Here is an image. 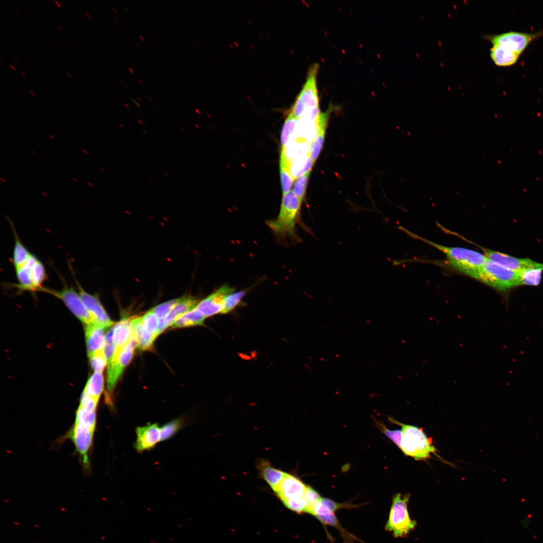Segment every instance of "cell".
I'll return each instance as SVG.
<instances>
[{
  "label": "cell",
  "instance_id": "83f0119b",
  "mask_svg": "<svg viewBox=\"0 0 543 543\" xmlns=\"http://www.w3.org/2000/svg\"><path fill=\"white\" fill-rule=\"evenodd\" d=\"M97 409L90 408L79 405L76 411V422L85 425L95 430L97 423Z\"/></svg>",
  "mask_w": 543,
  "mask_h": 543
},
{
  "label": "cell",
  "instance_id": "f546056e",
  "mask_svg": "<svg viewBox=\"0 0 543 543\" xmlns=\"http://www.w3.org/2000/svg\"><path fill=\"white\" fill-rule=\"evenodd\" d=\"M298 119L291 113L286 119L281 133L282 148L287 145L295 138V132Z\"/></svg>",
  "mask_w": 543,
  "mask_h": 543
},
{
  "label": "cell",
  "instance_id": "4fadbf2b",
  "mask_svg": "<svg viewBox=\"0 0 543 543\" xmlns=\"http://www.w3.org/2000/svg\"><path fill=\"white\" fill-rule=\"evenodd\" d=\"M308 485L300 479L283 471L277 483L271 488L282 502L304 498Z\"/></svg>",
  "mask_w": 543,
  "mask_h": 543
},
{
  "label": "cell",
  "instance_id": "f6af8a7d",
  "mask_svg": "<svg viewBox=\"0 0 543 543\" xmlns=\"http://www.w3.org/2000/svg\"><path fill=\"white\" fill-rule=\"evenodd\" d=\"M20 73H21V74L22 75H23L24 76H25V77H26V75L25 74V73H24V72H23V71H20Z\"/></svg>",
  "mask_w": 543,
  "mask_h": 543
},
{
  "label": "cell",
  "instance_id": "d4e9b609",
  "mask_svg": "<svg viewBox=\"0 0 543 543\" xmlns=\"http://www.w3.org/2000/svg\"><path fill=\"white\" fill-rule=\"evenodd\" d=\"M328 117L327 113H321L318 133L311 144L310 155L314 162L319 156L323 145Z\"/></svg>",
  "mask_w": 543,
  "mask_h": 543
},
{
  "label": "cell",
  "instance_id": "5b68a950",
  "mask_svg": "<svg viewBox=\"0 0 543 543\" xmlns=\"http://www.w3.org/2000/svg\"><path fill=\"white\" fill-rule=\"evenodd\" d=\"M472 278L501 292L520 285L518 273L488 259Z\"/></svg>",
  "mask_w": 543,
  "mask_h": 543
},
{
  "label": "cell",
  "instance_id": "9c48e42d",
  "mask_svg": "<svg viewBox=\"0 0 543 543\" xmlns=\"http://www.w3.org/2000/svg\"><path fill=\"white\" fill-rule=\"evenodd\" d=\"M318 65L309 69L306 81L292 108L291 114L297 119L301 118L316 107H319L317 82Z\"/></svg>",
  "mask_w": 543,
  "mask_h": 543
},
{
  "label": "cell",
  "instance_id": "ba28073f",
  "mask_svg": "<svg viewBox=\"0 0 543 543\" xmlns=\"http://www.w3.org/2000/svg\"><path fill=\"white\" fill-rule=\"evenodd\" d=\"M62 288L61 290L42 287L38 292L46 293L61 300L72 314L84 325L95 323L80 296L73 286H68L65 279L59 274Z\"/></svg>",
  "mask_w": 543,
  "mask_h": 543
},
{
  "label": "cell",
  "instance_id": "7dc6e473",
  "mask_svg": "<svg viewBox=\"0 0 543 543\" xmlns=\"http://www.w3.org/2000/svg\"><path fill=\"white\" fill-rule=\"evenodd\" d=\"M14 58H15V59H17V60H19V59H18V58H17V57H16V56H15V55H14Z\"/></svg>",
  "mask_w": 543,
  "mask_h": 543
},
{
  "label": "cell",
  "instance_id": "e575fe53",
  "mask_svg": "<svg viewBox=\"0 0 543 543\" xmlns=\"http://www.w3.org/2000/svg\"><path fill=\"white\" fill-rule=\"evenodd\" d=\"M375 423L381 432L400 448L402 437V430H391L383 423L376 420H375Z\"/></svg>",
  "mask_w": 543,
  "mask_h": 543
},
{
  "label": "cell",
  "instance_id": "60d3db41",
  "mask_svg": "<svg viewBox=\"0 0 543 543\" xmlns=\"http://www.w3.org/2000/svg\"><path fill=\"white\" fill-rule=\"evenodd\" d=\"M29 93H30V95H32V96H33V97H35V93H34V92H33V91H32V90H30V91H29Z\"/></svg>",
  "mask_w": 543,
  "mask_h": 543
},
{
  "label": "cell",
  "instance_id": "d590c367",
  "mask_svg": "<svg viewBox=\"0 0 543 543\" xmlns=\"http://www.w3.org/2000/svg\"><path fill=\"white\" fill-rule=\"evenodd\" d=\"M145 329L156 338L158 324V318L150 310L142 316Z\"/></svg>",
  "mask_w": 543,
  "mask_h": 543
},
{
  "label": "cell",
  "instance_id": "d6986e66",
  "mask_svg": "<svg viewBox=\"0 0 543 543\" xmlns=\"http://www.w3.org/2000/svg\"><path fill=\"white\" fill-rule=\"evenodd\" d=\"M105 329L95 323L85 325V338L88 356L103 349Z\"/></svg>",
  "mask_w": 543,
  "mask_h": 543
},
{
  "label": "cell",
  "instance_id": "e0dca14e",
  "mask_svg": "<svg viewBox=\"0 0 543 543\" xmlns=\"http://www.w3.org/2000/svg\"><path fill=\"white\" fill-rule=\"evenodd\" d=\"M198 303V300L190 296L179 298L178 302L169 313L164 318L158 319L157 336L167 327L172 326L178 317L195 308Z\"/></svg>",
  "mask_w": 543,
  "mask_h": 543
},
{
  "label": "cell",
  "instance_id": "277c9868",
  "mask_svg": "<svg viewBox=\"0 0 543 543\" xmlns=\"http://www.w3.org/2000/svg\"><path fill=\"white\" fill-rule=\"evenodd\" d=\"M389 421L402 427V437L400 448L404 455L416 460H426L437 451L421 428L402 423L393 418Z\"/></svg>",
  "mask_w": 543,
  "mask_h": 543
},
{
  "label": "cell",
  "instance_id": "603a6c76",
  "mask_svg": "<svg viewBox=\"0 0 543 543\" xmlns=\"http://www.w3.org/2000/svg\"><path fill=\"white\" fill-rule=\"evenodd\" d=\"M113 336L116 348L127 344L133 337L131 321L124 318L118 322L113 328Z\"/></svg>",
  "mask_w": 543,
  "mask_h": 543
},
{
  "label": "cell",
  "instance_id": "8d00e7d4",
  "mask_svg": "<svg viewBox=\"0 0 543 543\" xmlns=\"http://www.w3.org/2000/svg\"><path fill=\"white\" fill-rule=\"evenodd\" d=\"M280 168L283 194L285 195L290 192L295 179L285 164L280 162Z\"/></svg>",
  "mask_w": 543,
  "mask_h": 543
},
{
  "label": "cell",
  "instance_id": "44dd1931",
  "mask_svg": "<svg viewBox=\"0 0 543 543\" xmlns=\"http://www.w3.org/2000/svg\"><path fill=\"white\" fill-rule=\"evenodd\" d=\"M131 322L132 334L137 346L142 350L150 348L155 338L144 328L142 316L135 318Z\"/></svg>",
  "mask_w": 543,
  "mask_h": 543
},
{
  "label": "cell",
  "instance_id": "484cf974",
  "mask_svg": "<svg viewBox=\"0 0 543 543\" xmlns=\"http://www.w3.org/2000/svg\"><path fill=\"white\" fill-rule=\"evenodd\" d=\"M206 317L196 308L178 317L171 327L172 328L202 325Z\"/></svg>",
  "mask_w": 543,
  "mask_h": 543
},
{
  "label": "cell",
  "instance_id": "7c38bea8",
  "mask_svg": "<svg viewBox=\"0 0 543 543\" xmlns=\"http://www.w3.org/2000/svg\"><path fill=\"white\" fill-rule=\"evenodd\" d=\"M94 430L83 424L74 422L67 434L74 443L85 469L89 468V452L93 442Z\"/></svg>",
  "mask_w": 543,
  "mask_h": 543
},
{
  "label": "cell",
  "instance_id": "9a60e30c",
  "mask_svg": "<svg viewBox=\"0 0 543 543\" xmlns=\"http://www.w3.org/2000/svg\"><path fill=\"white\" fill-rule=\"evenodd\" d=\"M478 246L482 249L487 259L517 273L527 268L543 267V263L537 262L529 258H519L486 249L480 245Z\"/></svg>",
  "mask_w": 543,
  "mask_h": 543
},
{
  "label": "cell",
  "instance_id": "52a82bcc",
  "mask_svg": "<svg viewBox=\"0 0 543 543\" xmlns=\"http://www.w3.org/2000/svg\"><path fill=\"white\" fill-rule=\"evenodd\" d=\"M15 272L18 283H11L9 286L19 291L38 292L47 279L43 263L32 253L27 262Z\"/></svg>",
  "mask_w": 543,
  "mask_h": 543
},
{
  "label": "cell",
  "instance_id": "3957f363",
  "mask_svg": "<svg viewBox=\"0 0 543 543\" xmlns=\"http://www.w3.org/2000/svg\"><path fill=\"white\" fill-rule=\"evenodd\" d=\"M302 201L292 191L283 195L278 217L266 222L276 236L281 238L289 237L299 241L296 227L300 218Z\"/></svg>",
  "mask_w": 543,
  "mask_h": 543
},
{
  "label": "cell",
  "instance_id": "30bf717a",
  "mask_svg": "<svg viewBox=\"0 0 543 543\" xmlns=\"http://www.w3.org/2000/svg\"><path fill=\"white\" fill-rule=\"evenodd\" d=\"M137 345L136 341L133 337L124 346L116 349L114 357L108 365L107 399L109 404H112L111 396L125 367L131 360Z\"/></svg>",
  "mask_w": 543,
  "mask_h": 543
},
{
  "label": "cell",
  "instance_id": "836d02e7",
  "mask_svg": "<svg viewBox=\"0 0 543 543\" xmlns=\"http://www.w3.org/2000/svg\"><path fill=\"white\" fill-rule=\"evenodd\" d=\"M88 357L90 365L95 372L102 373L107 365L103 349L94 353Z\"/></svg>",
  "mask_w": 543,
  "mask_h": 543
},
{
  "label": "cell",
  "instance_id": "ab89813d",
  "mask_svg": "<svg viewBox=\"0 0 543 543\" xmlns=\"http://www.w3.org/2000/svg\"><path fill=\"white\" fill-rule=\"evenodd\" d=\"M54 2H55V4H56V5H57V6H58V7H61V5H60V2H58L57 1H56V0H55V1H54Z\"/></svg>",
  "mask_w": 543,
  "mask_h": 543
},
{
  "label": "cell",
  "instance_id": "2e32d148",
  "mask_svg": "<svg viewBox=\"0 0 543 543\" xmlns=\"http://www.w3.org/2000/svg\"><path fill=\"white\" fill-rule=\"evenodd\" d=\"M234 291V288L226 285H223L199 302L196 308L206 317L222 313L226 297Z\"/></svg>",
  "mask_w": 543,
  "mask_h": 543
},
{
  "label": "cell",
  "instance_id": "4dcf8cb0",
  "mask_svg": "<svg viewBox=\"0 0 543 543\" xmlns=\"http://www.w3.org/2000/svg\"><path fill=\"white\" fill-rule=\"evenodd\" d=\"M181 418L172 420L160 427V441L166 440L174 435L183 426Z\"/></svg>",
  "mask_w": 543,
  "mask_h": 543
},
{
  "label": "cell",
  "instance_id": "1f68e13d",
  "mask_svg": "<svg viewBox=\"0 0 543 543\" xmlns=\"http://www.w3.org/2000/svg\"><path fill=\"white\" fill-rule=\"evenodd\" d=\"M246 293V291L241 290L236 292L234 291L228 295L224 300L222 314H227L233 310L241 302Z\"/></svg>",
  "mask_w": 543,
  "mask_h": 543
},
{
  "label": "cell",
  "instance_id": "5bb4252c",
  "mask_svg": "<svg viewBox=\"0 0 543 543\" xmlns=\"http://www.w3.org/2000/svg\"><path fill=\"white\" fill-rule=\"evenodd\" d=\"M308 513L316 517L323 525H330L337 529L342 536L343 543L363 542L342 526L335 515V512L324 505L321 498L310 508Z\"/></svg>",
  "mask_w": 543,
  "mask_h": 543
},
{
  "label": "cell",
  "instance_id": "7402d4cb",
  "mask_svg": "<svg viewBox=\"0 0 543 543\" xmlns=\"http://www.w3.org/2000/svg\"><path fill=\"white\" fill-rule=\"evenodd\" d=\"M14 235L15 243L12 259L15 270L22 266L29 259L32 253L21 241L18 234L15 225L12 220L7 218Z\"/></svg>",
  "mask_w": 543,
  "mask_h": 543
},
{
  "label": "cell",
  "instance_id": "8992f818",
  "mask_svg": "<svg viewBox=\"0 0 543 543\" xmlns=\"http://www.w3.org/2000/svg\"><path fill=\"white\" fill-rule=\"evenodd\" d=\"M410 494L394 495L388 520L385 526L386 531L391 532L396 538L407 536L416 526V522L409 515L408 503Z\"/></svg>",
  "mask_w": 543,
  "mask_h": 543
},
{
  "label": "cell",
  "instance_id": "cb8c5ba5",
  "mask_svg": "<svg viewBox=\"0 0 543 543\" xmlns=\"http://www.w3.org/2000/svg\"><path fill=\"white\" fill-rule=\"evenodd\" d=\"M313 164L309 153L294 158L286 166L295 179L310 172Z\"/></svg>",
  "mask_w": 543,
  "mask_h": 543
},
{
  "label": "cell",
  "instance_id": "f1b7e54d",
  "mask_svg": "<svg viewBox=\"0 0 543 543\" xmlns=\"http://www.w3.org/2000/svg\"><path fill=\"white\" fill-rule=\"evenodd\" d=\"M543 267H530L518 273L520 285L538 286L541 279Z\"/></svg>",
  "mask_w": 543,
  "mask_h": 543
},
{
  "label": "cell",
  "instance_id": "8fae6325",
  "mask_svg": "<svg viewBox=\"0 0 543 543\" xmlns=\"http://www.w3.org/2000/svg\"><path fill=\"white\" fill-rule=\"evenodd\" d=\"M69 267L73 275L77 291L86 308L94 318L95 323L107 329L113 325V321L110 319L106 310L102 304L99 295L97 294H91L87 292L77 281L70 263Z\"/></svg>",
  "mask_w": 543,
  "mask_h": 543
},
{
  "label": "cell",
  "instance_id": "4316f807",
  "mask_svg": "<svg viewBox=\"0 0 543 543\" xmlns=\"http://www.w3.org/2000/svg\"><path fill=\"white\" fill-rule=\"evenodd\" d=\"M104 387V378L102 373L95 372L89 378L83 393L99 400Z\"/></svg>",
  "mask_w": 543,
  "mask_h": 543
},
{
  "label": "cell",
  "instance_id": "74e56055",
  "mask_svg": "<svg viewBox=\"0 0 543 543\" xmlns=\"http://www.w3.org/2000/svg\"><path fill=\"white\" fill-rule=\"evenodd\" d=\"M178 301L179 298L169 300L155 306L150 311L158 319L164 318L175 306Z\"/></svg>",
  "mask_w": 543,
  "mask_h": 543
},
{
  "label": "cell",
  "instance_id": "f35d334b",
  "mask_svg": "<svg viewBox=\"0 0 543 543\" xmlns=\"http://www.w3.org/2000/svg\"><path fill=\"white\" fill-rule=\"evenodd\" d=\"M310 172L297 178L293 189V193L301 201L304 197Z\"/></svg>",
  "mask_w": 543,
  "mask_h": 543
},
{
  "label": "cell",
  "instance_id": "ee69618b",
  "mask_svg": "<svg viewBox=\"0 0 543 543\" xmlns=\"http://www.w3.org/2000/svg\"><path fill=\"white\" fill-rule=\"evenodd\" d=\"M57 27H58V28H59V29H60L61 30H63V29H62V26H61V25H60V24H57Z\"/></svg>",
  "mask_w": 543,
  "mask_h": 543
},
{
  "label": "cell",
  "instance_id": "bcb514c9",
  "mask_svg": "<svg viewBox=\"0 0 543 543\" xmlns=\"http://www.w3.org/2000/svg\"><path fill=\"white\" fill-rule=\"evenodd\" d=\"M66 74H67V75H68V76H69V77H72V76H71V74H70V73H69L68 72H66Z\"/></svg>",
  "mask_w": 543,
  "mask_h": 543
},
{
  "label": "cell",
  "instance_id": "7bdbcfd3",
  "mask_svg": "<svg viewBox=\"0 0 543 543\" xmlns=\"http://www.w3.org/2000/svg\"><path fill=\"white\" fill-rule=\"evenodd\" d=\"M84 14L88 18H90L89 14L88 13L85 12Z\"/></svg>",
  "mask_w": 543,
  "mask_h": 543
},
{
  "label": "cell",
  "instance_id": "ac0fdd59",
  "mask_svg": "<svg viewBox=\"0 0 543 543\" xmlns=\"http://www.w3.org/2000/svg\"><path fill=\"white\" fill-rule=\"evenodd\" d=\"M135 448L142 452L150 449L160 441V427L156 423L138 427L136 430Z\"/></svg>",
  "mask_w": 543,
  "mask_h": 543
},
{
  "label": "cell",
  "instance_id": "7a4b0ae2",
  "mask_svg": "<svg viewBox=\"0 0 543 543\" xmlns=\"http://www.w3.org/2000/svg\"><path fill=\"white\" fill-rule=\"evenodd\" d=\"M401 229L412 237L419 239L443 253L447 261L455 269L472 277L484 264L487 260L484 254L465 248L449 247L434 243L408 231L403 227Z\"/></svg>",
  "mask_w": 543,
  "mask_h": 543
},
{
  "label": "cell",
  "instance_id": "ffe728a7",
  "mask_svg": "<svg viewBox=\"0 0 543 543\" xmlns=\"http://www.w3.org/2000/svg\"><path fill=\"white\" fill-rule=\"evenodd\" d=\"M311 144L299 138H294L282 148L280 162L287 165L294 158L310 153Z\"/></svg>",
  "mask_w": 543,
  "mask_h": 543
},
{
  "label": "cell",
  "instance_id": "6da1fadb",
  "mask_svg": "<svg viewBox=\"0 0 543 543\" xmlns=\"http://www.w3.org/2000/svg\"><path fill=\"white\" fill-rule=\"evenodd\" d=\"M542 35L543 30L535 32L511 31L488 35L487 37L492 44L490 57L497 66H511L532 41Z\"/></svg>",
  "mask_w": 543,
  "mask_h": 543
},
{
  "label": "cell",
  "instance_id": "d6a6232c",
  "mask_svg": "<svg viewBox=\"0 0 543 543\" xmlns=\"http://www.w3.org/2000/svg\"><path fill=\"white\" fill-rule=\"evenodd\" d=\"M116 349V345L113 336V328L108 331L106 334L103 351L107 360V366L112 360Z\"/></svg>",
  "mask_w": 543,
  "mask_h": 543
},
{
  "label": "cell",
  "instance_id": "b9f144b4",
  "mask_svg": "<svg viewBox=\"0 0 543 543\" xmlns=\"http://www.w3.org/2000/svg\"><path fill=\"white\" fill-rule=\"evenodd\" d=\"M9 66H10V67H11V68H12V69H13V70H16V69H15V67H14V66L13 65H12V64H9Z\"/></svg>",
  "mask_w": 543,
  "mask_h": 543
}]
</instances>
